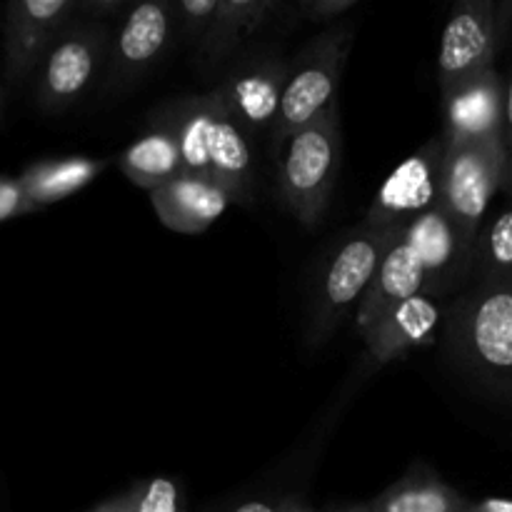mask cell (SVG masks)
Masks as SVG:
<instances>
[{
	"instance_id": "29",
	"label": "cell",
	"mask_w": 512,
	"mask_h": 512,
	"mask_svg": "<svg viewBox=\"0 0 512 512\" xmlns=\"http://www.w3.org/2000/svg\"><path fill=\"white\" fill-rule=\"evenodd\" d=\"M503 140L505 148H508V155L512 153V70L505 78V128H503Z\"/></svg>"
},
{
	"instance_id": "12",
	"label": "cell",
	"mask_w": 512,
	"mask_h": 512,
	"mask_svg": "<svg viewBox=\"0 0 512 512\" xmlns=\"http://www.w3.org/2000/svg\"><path fill=\"white\" fill-rule=\"evenodd\" d=\"M78 20V0H18L5 5V75L10 88L35 78L55 40Z\"/></svg>"
},
{
	"instance_id": "1",
	"label": "cell",
	"mask_w": 512,
	"mask_h": 512,
	"mask_svg": "<svg viewBox=\"0 0 512 512\" xmlns=\"http://www.w3.org/2000/svg\"><path fill=\"white\" fill-rule=\"evenodd\" d=\"M150 128H165L178 140L188 173L218 180L235 203L248 205L255 193V160L250 138L213 93L185 95L160 105Z\"/></svg>"
},
{
	"instance_id": "19",
	"label": "cell",
	"mask_w": 512,
	"mask_h": 512,
	"mask_svg": "<svg viewBox=\"0 0 512 512\" xmlns=\"http://www.w3.org/2000/svg\"><path fill=\"white\" fill-rule=\"evenodd\" d=\"M473 503L445 485L423 465H413L378 498L365 503L368 512H468Z\"/></svg>"
},
{
	"instance_id": "36",
	"label": "cell",
	"mask_w": 512,
	"mask_h": 512,
	"mask_svg": "<svg viewBox=\"0 0 512 512\" xmlns=\"http://www.w3.org/2000/svg\"><path fill=\"white\" fill-rule=\"evenodd\" d=\"M0 123H3V83H0Z\"/></svg>"
},
{
	"instance_id": "6",
	"label": "cell",
	"mask_w": 512,
	"mask_h": 512,
	"mask_svg": "<svg viewBox=\"0 0 512 512\" xmlns=\"http://www.w3.org/2000/svg\"><path fill=\"white\" fill-rule=\"evenodd\" d=\"M505 170H508V148L503 138L445 145L440 208L473 240H478L488 220L495 195L505 188Z\"/></svg>"
},
{
	"instance_id": "15",
	"label": "cell",
	"mask_w": 512,
	"mask_h": 512,
	"mask_svg": "<svg viewBox=\"0 0 512 512\" xmlns=\"http://www.w3.org/2000/svg\"><path fill=\"white\" fill-rule=\"evenodd\" d=\"M150 203L165 228L173 233L198 235L208 230L235 200L218 180L183 170L173 180L153 190Z\"/></svg>"
},
{
	"instance_id": "13",
	"label": "cell",
	"mask_w": 512,
	"mask_h": 512,
	"mask_svg": "<svg viewBox=\"0 0 512 512\" xmlns=\"http://www.w3.org/2000/svg\"><path fill=\"white\" fill-rule=\"evenodd\" d=\"M418 250L425 270V295L443 298L463 285L475 268V243L443 208L430 210L403 233Z\"/></svg>"
},
{
	"instance_id": "23",
	"label": "cell",
	"mask_w": 512,
	"mask_h": 512,
	"mask_svg": "<svg viewBox=\"0 0 512 512\" xmlns=\"http://www.w3.org/2000/svg\"><path fill=\"white\" fill-rule=\"evenodd\" d=\"M135 512H185L183 490L173 478L155 475L128 490Z\"/></svg>"
},
{
	"instance_id": "16",
	"label": "cell",
	"mask_w": 512,
	"mask_h": 512,
	"mask_svg": "<svg viewBox=\"0 0 512 512\" xmlns=\"http://www.w3.org/2000/svg\"><path fill=\"white\" fill-rule=\"evenodd\" d=\"M425 293V270L418 250L408 238L400 235L398 243L385 253L368 293L358 305V333L363 340L380 325V320L393 313L400 303Z\"/></svg>"
},
{
	"instance_id": "4",
	"label": "cell",
	"mask_w": 512,
	"mask_h": 512,
	"mask_svg": "<svg viewBox=\"0 0 512 512\" xmlns=\"http://www.w3.org/2000/svg\"><path fill=\"white\" fill-rule=\"evenodd\" d=\"M400 235L373 230L368 225L355 230L328 258L315 283L310 300L308 340L313 348L325 345L340 328L353 305L365 298L385 253L398 243Z\"/></svg>"
},
{
	"instance_id": "24",
	"label": "cell",
	"mask_w": 512,
	"mask_h": 512,
	"mask_svg": "<svg viewBox=\"0 0 512 512\" xmlns=\"http://www.w3.org/2000/svg\"><path fill=\"white\" fill-rule=\"evenodd\" d=\"M218 5L220 0H178V3H173L175 35H178L180 43H193L195 48H200L210 25H213Z\"/></svg>"
},
{
	"instance_id": "32",
	"label": "cell",
	"mask_w": 512,
	"mask_h": 512,
	"mask_svg": "<svg viewBox=\"0 0 512 512\" xmlns=\"http://www.w3.org/2000/svg\"><path fill=\"white\" fill-rule=\"evenodd\" d=\"M278 512H318V510H313V508H308V505L298 503V500L288 498V500H280Z\"/></svg>"
},
{
	"instance_id": "30",
	"label": "cell",
	"mask_w": 512,
	"mask_h": 512,
	"mask_svg": "<svg viewBox=\"0 0 512 512\" xmlns=\"http://www.w3.org/2000/svg\"><path fill=\"white\" fill-rule=\"evenodd\" d=\"M468 512H512V500L488 498L483 503H473Z\"/></svg>"
},
{
	"instance_id": "7",
	"label": "cell",
	"mask_w": 512,
	"mask_h": 512,
	"mask_svg": "<svg viewBox=\"0 0 512 512\" xmlns=\"http://www.w3.org/2000/svg\"><path fill=\"white\" fill-rule=\"evenodd\" d=\"M350 45H353V28L343 25L313 38V43H308V48L290 63L288 85L273 130L275 143L305 128L310 120L335 103Z\"/></svg>"
},
{
	"instance_id": "37",
	"label": "cell",
	"mask_w": 512,
	"mask_h": 512,
	"mask_svg": "<svg viewBox=\"0 0 512 512\" xmlns=\"http://www.w3.org/2000/svg\"><path fill=\"white\" fill-rule=\"evenodd\" d=\"M468 510H470V508H468Z\"/></svg>"
},
{
	"instance_id": "18",
	"label": "cell",
	"mask_w": 512,
	"mask_h": 512,
	"mask_svg": "<svg viewBox=\"0 0 512 512\" xmlns=\"http://www.w3.org/2000/svg\"><path fill=\"white\" fill-rule=\"evenodd\" d=\"M285 5L283 0H220L213 25L198 48L200 63L205 68L228 63L245 40L285 15Z\"/></svg>"
},
{
	"instance_id": "21",
	"label": "cell",
	"mask_w": 512,
	"mask_h": 512,
	"mask_svg": "<svg viewBox=\"0 0 512 512\" xmlns=\"http://www.w3.org/2000/svg\"><path fill=\"white\" fill-rule=\"evenodd\" d=\"M118 165L130 183L145 188L148 193L158 190L160 185H165L185 170L178 140L165 128H150V133L135 140L120 155Z\"/></svg>"
},
{
	"instance_id": "28",
	"label": "cell",
	"mask_w": 512,
	"mask_h": 512,
	"mask_svg": "<svg viewBox=\"0 0 512 512\" xmlns=\"http://www.w3.org/2000/svg\"><path fill=\"white\" fill-rule=\"evenodd\" d=\"M495 20H498V40L500 50H503L505 45L512 43V0L498 3V15H495Z\"/></svg>"
},
{
	"instance_id": "20",
	"label": "cell",
	"mask_w": 512,
	"mask_h": 512,
	"mask_svg": "<svg viewBox=\"0 0 512 512\" xmlns=\"http://www.w3.org/2000/svg\"><path fill=\"white\" fill-rule=\"evenodd\" d=\"M110 165V160H93V158H60V160H43L25 170L18 178L20 188L28 195L35 208H45L68 195L78 193L85 185L93 183L100 173Z\"/></svg>"
},
{
	"instance_id": "10",
	"label": "cell",
	"mask_w": 512,
	"mask_h": 512,
	"mask_svg": "<svg viewBox=\"0 0 512 512\" xmlns=\"http://www.w3.org/2000/svg\"><path fill=\"white\" fill-rule=\"evenodd\" d=\"M178 40L175 15L170 0H143L130 5L120 18L118 33L110 45L105 90L118 93L140 83L163 60L168 48Z\"/></svg>"
},
{
	"instance_id": "3",
	"label": "cell",
	"mask_w": 512,
	"mask_h": 512,
	"mask_svg": "<svg viewBox=\"0 0 512 512\" xmlns=\"http://www.w3.org/2000/svg\"><path fill=\"white\" fill-rule=\"evenodd\" d=\"M280 195L300 225L315 228L328 210L340 173V110H328L280 140Z\"/></svg>"
},
{
	"instance_id": "25",
	"label": "cell",
	"mask_w": 512,
	"mask_h": 512,
	"mask_svg": "<svg viewBox=\"0 0 512 512\" xmlns=\"http://www.w3.org/2000/svg\"><path fill=\"white\" fill-rule=\"evenodd\" d=\"M358 5V0H298L285 5V15H298L303 23H333Z\"/></svg>"
},
{
	"instance_id": "22",
	"label": "cell",
	"mask_w": 512,
	"mask_h": 512,
	"mask_svg": "<svg viewBox=\"0 0 512 512\" xmlns=\"http://www.w3.org/2000/svg\"><path fill=\"white\" fill-rule=\"evenodd\" d=\"M475 283L512 285V200L485 220L475 243Z\"/></svg>"
},
{
	"instance_id": "11",
	"label": "cell",
	"mask_w": 512,
	"mask_h": 512,
	"mask_svg": "<svg viewBox=\"0 0 512 512\" xmlns=\"http://www.w3.org/2000/svg\"><path fill=\"white\" fill-rule=\"evenodd\" d=\"M495 15H498L495 0H460L453 5L440 38V95L483 70L495 68V58L500 53Z\"/></svg>"
},
{
	"instance_id": "27",
	"label": "cell",
	"mask_w": 512,
	"mask_h": 512,
	"mask_svg": "<svg viewBox=\"0 0 512 512\" xmlns=\"http://www.w3.org/2000/svg\"><path fill=\"white\" fill-rule=\"evenodd\" d=\"M128 0H78V15L85 20H95V23H105V20L118 18L120 13L130 10Z\"/></svg>"
},
{
	"instance_id": "34",
	"label": "cell",
	"mask_w": 512,
	"mask_h": 512,
	"mask_svg": "<svg viewBox=\"0 0 512 512\" xmlns=\"http://www.w3.org/2000/svg\"><path fill=\"white\" fill-rule=\"evenodd\" d=\"M330 512H368V508L363 505H350V508H338V510H330Z\"/></svg>"
},
{
	"instance_id": "31",
	"label": "cell",
	"mask_w": 512,
	"mask_h": 512,
	"mask_svg": "<svg viewBox=\"0 0 512 512\" xmlns=\"http://www.w3.org/2000/svg\"><path fill=\"white\" fill-rule=\"evenodd\" d=\"M230 512H278V505L268 503V500H245V503L235 505Z\"/></svg>"
},
{
	"instance_id": "33",
	"label": "cell",
	"mask_w": 512,
	"mask_h": 512,
	"mask_svg": "<svg viewBox=\"0 0 512 512\" xmlns=\"http://www.w3.org/2000/svg\"><path fill=\"white\" fill-rule=\"evenodd\" d=\"M503 193L508 195V200H512V153L508 155V170H505V188Z\"/></svg>"
},
{
	"instance_id": "17",
	"label": "cell",
	"mask_w": 512,
	"mask_h": 512,
	"mask_svg": "<svg viewBox=\"0 0 512 512\" xmlns=\"http://www.w3.org/2000/svg\"><path fill=\"white\" fill-rule=\"evenodd\" d=\"M445 318H448L445 305L438 298L420 293L405 300L393 313L385 315L378 328L365 338L370 358L378 365H385L408 350L430 345Z\"/></svg>"
},
{
	"instance_id": "2",
	"label": "cell",
	"mask_w": 512,
	"mask_h": 512,
	"mask_svg": "<svg viewBox=\"0 0 512 512\" xmlns=\"http://www.w3.org/2000/svg\"><path fill=\"white\" fill-rule=\"evenodd\" d=\"M445 340L480 388L512 398V285L475 283L448 308Z\"/></svg>"
},
{
	"instance_id": "35",
	"label": "cell",
	"mask_w": 512,
	"mask_h": 512,
	"mask_svg": "<svg viewBox=\"0 0 512 512\" xmlns=\"http://www.w3.org/2000/svg\"><path fill=\"white\" fill-rule=\"evenodd\" d=\"M90 512H113V510H110V500H108V503L98 505V508H95V510H90Z\"/></svg>"
},
{
	"instance_id": "8",
	"label": "cell",
	"mask_w": 512,
	"mask_h": 512,
	"mask_svg": "<svg viewBox=\"0 0 512 512\" xmlns=\"http://www.w3.org/2000/svg\"><path fill=\"white\" fill-rule=\"evenodd\" d=\"M443 155V138H435L428 145H423L418 153L405 158L380 185L363 225L403 235L415 220L428 215L430 210L440 208Z\"/></svg>"
},
{
	"instance_id": "5",
	"label": "cell",
	"mask_w": 512,
	"mask_h": 512,
	"mask_svg": "<svg viewBox=\"0 0 512 512\" xmlns=\"http://www.w3.org/2000/svg\"><path fill=\"white\" fill-rule=\"evenodd\" d=\"M108 25L80 18L63 30L35 73V103L45 115H58L88 95L108 70Z\"/></svg>"
},
{
	"instance_id": "9",
	"label": "cell",
	"mask_w": 512,
	"mask_h": 512,
	"mask_svg": "<svg viewBox=\"0 0 512 512\" xmlns=\"http://www.w3.org/2000/svg\"><path fill=\"white\" fill-rule=\"evenodd\" d=\"M288 75V60L270 50H258L235 60L233 68L210 93L250 138L275 130Z\"/></svg>"
},
{
	"instance_id": "26",
	"label": "cell",
	"mask_w": 512,
	"mask_h": 512,
	"mask_svg": "<svg viewBox=\"0 0 512 512\" xmlns=\"http://www.w3.org/2000/svg\"><path fill=\"white\" fill-rule=\"evenodd\" d=\"M33 210L38 208L23 193L18 178H0V223L10 218H18V215L33 213Z\"/></svg>"
},
{
	"instance_id": "14",
	"label": "cell",
	"mask_w": 512,
	"mask_h": 512,
	"mask_svg": "<svg viewBox=\"0 0 512 512\" xmlns=\"http://www.w3.org/2000/svg\"><path fill=\"white\" fill-rule=\"evenodd\" d=\"M445 145H468L503 138L505 78L495 68L483 70L440 95Z\"/></svg>"
}]
</instances>
